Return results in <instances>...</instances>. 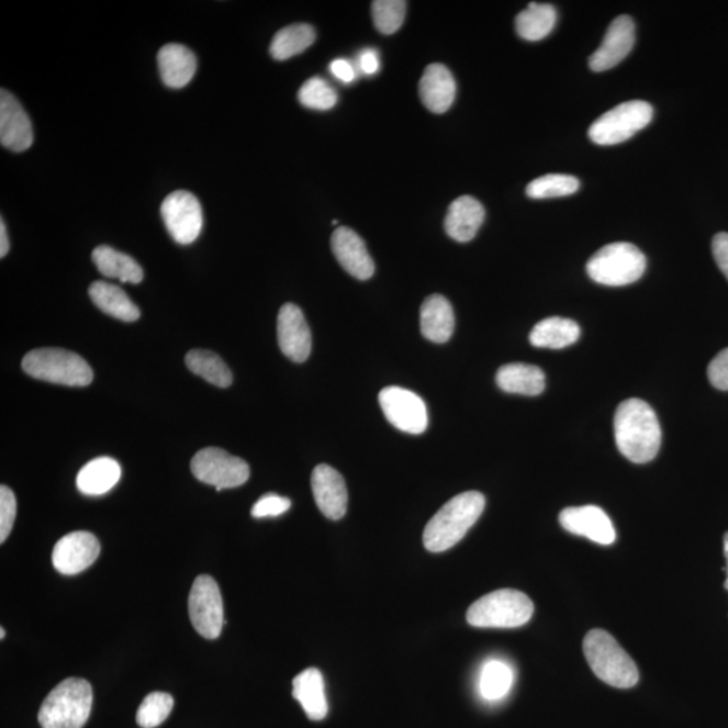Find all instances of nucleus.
I'll return each mask as SVG.
<instances>
[{"label":"nucleus","mask_w":728,"mask_h":728,"mask_svg":"<svg viewBox=\"0 0 728 728\" xmlns=\"http://www.w3.org/2000/svg\"><path fill=\"white\" fill-rule=\"evenodd\" d=\"M615 443L632 463L652 461L661 447V426L652 406L638 399L626 400L614 417Z\"/></svg>","instance_id":"nucleus-1"},{"label":"nucleus","mask_w":728,"mask_h":728,"mask_svg":"<svg viewBox=\"0 0 728 728\" xmlns=\"http://www.w3.org/2000/svg\"><path fill=\"white\" fill-rule=\"evenodd\" d=\"M485 500L479 491H467L448 501L425 526L424 546L441 553L463 540L484 511Z\"/></svg>","instance_id":"nucleus-2"},{"label":"nucleus","mask_w":728,"mask_h":728,"mask_svg":"<svg viewBox=\"0 0 728 728\" xmlns=\"http://www.w3.org/2000/svg\"><path fill=\"white\" fill-rule=\"evenodd\" d=\"M583 652L592 672L603 683L627 690L638 684L636 662L608 631L594 629L583 641Z\"/></svg>","instance_id":"nucleus-3"},{"label":"nucleus","mask_w":728,"mask_h":728,"mask_svg":"<svg viewBox=\"0 0 728 728\" xmlns=\"http://www.w3.org/2000/svg\"><path fill=\"white\" fill-rule=\"evenodd\" d=\"M93 692L85 679L69 677L45 697L38 721L43 728H82L90 719Z\"/></svg>","instance_id":"nucleus-4"},{"label":"nucleus","mask_w":728,"mask_h":728,"mask_svg":"<svg viewBox=\"0 0 728 728\" xmlns=\"http://www.w3.org/2000/svg\"><path fill=\"white\" fill-rule=\"evenodd\" d=\"M533 613L535 605L524 592L499 590L472 603L467 623L482 629H514L528 624Z\"/></svg>","instance_id":"nucleus-5"},{"label":"nucleus","mask_w":728,"mask_h":728,"mask_svg":"<svg viewBox=\"0 0 728 728\" xmlns=\"http://www.w3.org/2000/svg\"><path fill=\"white\" fill-rule=\"evenodd\" d=\"M22 369L35 380L85 388L93 381L91 366L72 351L63 348H40L27 352Z\"/></svg>","instance_id":"nucleus-6"},{"label":"nucleus","mask_w":728,"mask_h":728,"mask_svg":"<svg viewBox=\"0 0 728 728\" xmlns=\"http://www.w3.org/2000/svg\"><path fill=\"white\" fill-rule=\"evenodd\" d=\"M647 270V258L631 243L617 242L602 247L587 262L592 281L605 287H626L639 280Z\"/></svg>","instance_id":"nucleus-7"},{"label":"nucleus","mask_w":728,"mask_h":728,"mask_svg":"<svg viewBox=\"0 0 728 728\" xmlns=\"http://www.w3.org/2000/svg\"><path fill=\"white\" fill-rule=\"evenodd\" d=\"M653 114V107L643 100L620 103L591 124L590 139L601 146L623 144L647 127Z\"/></svg>","instance_id":"nucleus-8"},{"label":"nucleus","mask_w":728,"mask_h":728,"mask_svg":"<svg viewBox=\"0 0 728 728\" xmlns=\"http://www.w3.org/2000/svg\"><path fill=\"white\" fill-rule=\"evenodd\" d=\"M191 470L200 482L213 485L217 491L239 488L250 478L246 461L221 448L201 449L193 456Z\"/></svg>","instance_id":"nucleus-9"},{"label":"nucleus","mask_w":728,"mask_h":728,"mask_svg":"<svg viewBox=\"0 0 728 728\" xmlns=\"http://www.w3.org/2000/svg\"><path fill=\"white\" fill-rule=\"evenodd\" d=\"M189 618L201 637L216 639L222 635L224 607L215 579L201 575L194 580L188 600Z\"/></svg>","instance_id":"nucleus-10"},{"label":"nucleus","mask_w":728,"mask_h":728,"mask_svg":"<svg viewBox=\"0 0 728 728\" xmlns=\"http://www.w3.org/2000/svg\"><path fill=\"white\" fill-rule=\"evenodd\" d=\"M384 417L394 428L410 435H422L428 428V410L422 396L411 390L389 387L380 393Z\"/></svg>","instance_id":"nucleus-11"},{"label":"nucleus","mask_w":728,"mask_h":728,"mask_svg":"<svg viewBox=\"0 0 728 728\" xmlns=\"http://www.w3.org/2000/svg\"><path fill=\"white\" fill-rule=\"evenodd\" d=\"M161 216L171 238L179 245H191L203 228V210L191 192L170 193L161 205Z\"/></svg>","instance_id":"nucleus-12"},{"label":"nucleus","mask_w":728,"mask_h":728,"mask_svg":"<svg viewBox=\"0 0 728 728\" xmlns=\"http://www.w3.org/2000/svg\"><path fill=\"white\" fill-rule=\"evenodd\" d=\"M100 555V542L90 531H74L53 548L52 562L63 575H77L90 568Z\"/></svg>","instance_id":"nucleus-13"},{"label":"nucleus","mask_w":728,"mask_h":728,"mask_svg":"<svg viewBox=\"0 0 728 728\" xmlns=\"http://www.w3.org/2000/svg\"><path fill=\"white\" fill-rule=\"evenodd\" d=\"M278 346L287 358L303 363L312 351V335L303 311L298 305L285 304L278 313Z\"/></svg>","instance_id":"nucleus-14"},{"label":"nucleus","mask_w":728,"mask_h":728,"mask_svg":"<svg viewBox=\"0 0 728 728\" xmlns=\"http://www.w3.org/2000/svg\"><path fill=\"white\" fill-rule=\"evenodd\" d=\"M636 44V25L629 15H619L609 23L605 38L594 55L590 57V68L595 72L617 67Z\"/></svg>","instance_id":"nucleus-15"},{"label":"nucleus","mask_w":728,"mask_h":728,"mask_svg":"<svg viewBox=\"0 0 728 728\" xmlns=\"http://www.w3.org/2000/svg\"><path fill=\"white\" fill-rule=\"evenodd\" d=\"M559 520L567 531L589 538L601 546H612L617 538L612 519L597 506L564 508L560 513Z\"/></svg>","instance_id":"nucleus-16"},{"label":"nucleus","mask_w":728,"mask_h":728,"mask_svg":"<svg viewBox=\"0 0 728 728\" xmlns=\"http://www.w3.org/2000/svg\"><path fill=\"white\" fill-rule=\"evenodd\" d=\"M34 141L31 117L13 93L0 91V142L5 149L21 153Z\"/></svg>","instance_id":"nucleus-17"},{"label":"nucleus","mask_w":728,"mask_h":728,"mask_svg":"<svg viewBox=\"0 0 728 728\" xmlns=\"http://www.w3.org/2000/svg\"><path fill=\"white\" fill-rule=\"evenodd\" d=\"M311 482L318 511L333 520L345 517L348 507L345 478L333 467L320 464L313 470Z\"/></svg>","instance_id":"nucleus-18"},{"label":"nucleus","mask_w":728,"mask_h":728,"mask_svg":"<svg viewBox=\"0 0 728 728\" xmlns=\"http://www.w3.org/2000/svg\"><path fill=\"white\" fill-rule=\"evenodd\" d=\"M331 246L341 268L349 276L366 281L374 275V260L367 250L363 239L351 228L337 227L331 239Z\"/></svg>","instance_id":"nucleus-19"},{"label":"nucleus","mask_w":728,"mask_h":728,"mask_svg":"<svg viewBox=\"0 0 728 728\" xmlns=\"http://www.w3.org/2000/svg\"><path fill=\"white\" fill-rule=\"evenodd\" d=\"M419 98L435 114L451 109L456 98V82L451 72L443 64H430L419 81Z\"/></svg>","instance_id":"nucleus-20"},{"label":"nucleus","mask_w":728,"mask_h":728,"mask_svg":"<svg viewBox=\"0 0 728 728\" xmlns=\"http://www.w3.org/2000/svg\"><path fill=\"white\" fill-rule=\"evenodd\" d=\"M159 75L169 88H183L192 81L198 69V58L181 44H168L158 52Z\"/></svg>","instance_id":"nucleus-21"},{"label":"nucleus","mask_w":728,"mask_h":728,"mask_svg":"<svg viewBox=\"0 0 728 728\" xmlns=\"http://www.w3.org/2000/svg\"><path fill=\"white\" fill-rule=\"evenodd\" d=\"M484 216L483 205L477 199L461 197L449 205L444 226H446L449 238L467 243L475 238L479 228L482 227Z\"/></svg>","instance_id":"nucleus-22"},{"label":"nucleus","mask_w":728,"mask_h":728,"mask_svg":"<svg viewBox=\"0 0 728 728\" xmlns=\"http://www.w3.org/2000/svg\"><path fill=\"white\" fill-rule=\"evenodd\" d=\"M419 324L425 339L446 343L455 329V313L451 303L441 294L429 295L419 311Z\"/></svg>","instance_id":"nucleus-23"},{"label":"nucleus","mask_w":728,"mask_h":728,"mask_svg":"<svg viewBox=\"0 0 728 728\" xmlns=\"http://www.w3.org/2000/svg\"><path fill=\"white\" fill-rule=\"evenodd\" d=\"M293 697L311 720H323L328 714V702L322 672L307 668L293 680Z\"/></svg>","instance_id":"nucleus-24"},{"label":"nucleus","mask_w":728,"mask_h":728,"mask_svg":"<svg viewBox=\"0 0 728 728\" xmlns=\"http://www.w3.org/2000/svg\"><path fill=\"white\" fill-rule=\"evenodd\" d=\"M496 384L505 393L540 395L546 390V374L540 367L526 363L502 366L495 377Z\"/></svg>","instance_id":"nucleus-25"},{"label":"nucleus","mask_w":728,"mask_h":728,"mask_svg":"<svg viewBox=\"0 0 728 728\" xmlns=\"http://www.w3.org/2000/svg\"><path fill=\"white\" fill-rule=\"evenodd\" d=\"M122 477V469L116 460L98 458L87 463L77 475V489L86 495H103L114 489Z\"/></svg>","instance_id":"nucleus-26"},{"label":"nucleus","mask_w":728,"mask_h":728,"mask_svg":"<svg viewBox=\"0 0 728 728\" xmlns=\"http://www.w3.org/2000/svg\"><path fill=\"white\" fill-rule=\"evenodd\" d=\"M92 303L105 315L122 320V322H137L141 316L138 306L128 298L123 289L103 281L93 282L90 287Z\"/></svg>","instance_id":"nucleus-27"},{"label":"nucleus","mask_w":728,"mask_h":728,"mask_svg":"<svg viewBox=\"0 0 728 728\" xmlns=\"http://www.w3.org/2000/svg\"><path fill=\"white\" fill-rule=\"evenodd\" d=\"M579 337L580 327L573 320L548 317L535 325L529 340L537 348L561 349L576 343Z\"/></svg>","instance_id":"nucleus-28"},{"label":"nucleus","mask_w":728,"mask_h":728,"mask_svg":"<svg viewBox=\"0 0 728 728\" xmlns=\"http://www.w3.org/2000/svg\"><path fill=\"white\" fill-rule=\"evenodd\" d=\"M92 259L100 273L105 277L128 283H139L144 280V270L137 260L115 248L99 246L94 248Z\"/></svg>","instance_id":"nucleus-29"},{"label":"nucleus","mask_w":728,"mask_h":728,"mask_svg":"<svg viewBox=\"0 0 728 728\" xmlns=\"http://www.w3.org/2000/svg\"><path fill=\"white\" fill-rule=\"evenodd\" d=\"M558 22V11L552 4L530 3L516 18V29L520 38L540 41L552 33Z\"/></svg>","instance_id":"nucleus-30"},{"label":"nucleus","mask_w":728,"mask_h":728,"mask_svg":"<svg viewBox=\"0 0 728 728\" xmlns=\"http://www.w3.org/2000/svg\"><path fill=\"white\" fill-rule=\"evenodd\" d=\"M316 40V32L306 23H295L281 29L275 35L270 45V55L278 61H285L289 58L300 55L310 47Z\"/></svg>","instance_id":"nucleus-31"},{"label":"nucleus","mask_w":728,"mask_h":728,"mask_svg":"<svg viewBox=\"0 0 728 728\" xmlns=\"http://www.w3.org/2000/svg\"><path fill=\"white\" fill-rule=\"evenodd\" d=\"M189 370L217 388H228L233 383V372L222 358L206 349H192L186 357Z\"/></svg>","instance_id":"nucleus-32"},{"label":"nucleus","mask_w":728,"mask_h":728,"mask_svg":"<svg viewBox=\"0 0 728 728\" xmlns=\"http://www.w3.org/2000/svg\"><path fill=\"white\" fill-rule=\"evenodd\" d=\"M580 188V181L576 177L570 175H560L552 173L538 177V179L533 180L528 188H526V194L530 199H553V198H564L570 197V194L576 193Z\"/></svg>","instance_id":"nucleus-33"},{"label":"nucleus","mask_w":728,"mask_h":728,"mask_svg":"<svg viewBox=\"0 0 728 728\" xmlns=\"http://www.w3.org/2000/svg\"><path fill=\"white\" fill-rule=\"evenodd\" d=\"M512 685V669L502 661H490L484 665L481 676V694L485 701H501L508 694Z\"/></svg>","instance_id":"nucleus-34"},{"label":"nucleus","mask_w":728,"mask_h":728,"mask_svg":"<svg viewBox=\"0 0 728 728\" xmlns=\"http://www.w3.org/2000/svg\"><path fill=\"white\" fill-rule=\"evenodd\" d=\"M175 701L167 692H152L142 702L137 724L142 728H156L169 718Z\"/></svg>","instance_id":"nucleus-35"},{"label":"nucleus","mask_w":728,"mask_h":728,"mask_svg":"<svg viewBox=\"0 0 728 728\" xmlns=\"http://www.w3.org/2000/svg\"><path fill=\"white\" fill-rule=\"evenodd\" d=\"M299 100L306 109L327 111L336 105L337 93L322 77H312L300 88Z\"/></svg>","instance_id":"nucleus-36"},{"label":"nucleus","mask_w":728,"mask_h":728,"mask_svg":"<svg viewBox=\"0 0 728 728\" xmlns=\"http://www.w3.org/2000/svg\"><path fill=\"white\" fill-rule=\"evenodd\" d=\"M406 2L404 0H377L372 3V21L382 34H394L405 21Z\"/></svg>","instance_id":"nucleus-37"},{"label":"nucleus","mask_w":728,"mask_h":728,"mask_svg":"<svg viewBox=\"0 0 728 728\" xmlns=\"http://www.w3.org/2000/svg\"><path fill=\"white\" fill-rule=\"evenodd\" d=\"M16 517V500L8 485L0 488V542L8 540Z\"/></svg>","instance_id":"nucleus-38"},{"label":"nucleus","mask_w":728,"mask_h":728,"mask_svg":"<svg viewBox=\"0 0 728 728\" xmlns=\"http://www.w3.org/2000/svg\"><path fill=\"white\" fill-rule=\"evenodd\" d=\"M292 505L285 496L266 494L253 506L254 518L278 517L287 513Z\"/></svg>","instance_id":"nucleus-39"},{"label":"nucleus","mask_w":728,"mask_h":728,"mask_svg":"<svg viewBox=\"0 0 728 728\" xmlns=\"http://www.w3.org/2000/svg\"><path fill=\"white\" fill-rule=\"evenodd\" d=\"M708 380L713 387L728 392V348L720 351L708 366Z\"/></svg>","instance_id":"nucleus-40"},{"label":"nucleus","mask_w":728,"mask_h":728,"mask_svg":"<svg viewBox=\"0 0 728 728\" xmlns=\"http://www.w3.org/2000/svg\"><path fill=\"white\" fill-rule=\"evenodd\" d=\"M713 253L716 264H718L721 273L728 280V234L719 233L714 236Z\"/></svg>","instance_id":"nucleus-41"},{"label":"nucleus","mask_w":728,"mask_h":728,"mask_svg":"<svg viewBox=\"0 0 728 728\" xmlns=\"http://www.w3.org/2000/svg\"><path fill=\"white\" fill-rule=\"evenodd\" d=\"M331 72L343 82H351L355 79V70L352 65L343 58H337L329 65Z\"/></svg>","instance_id":"nucleus-42"},{"label":"nucleus","mask_w":728,"mask_h":728,"mask_svg":"<svg viewBox=\"0 0 728 728\" xmlns=\"http://www.w3.org/2000/svg\"><path fill=\"white\" fill-rule=\"evenodd\" d=\"M360 69L365 75H374L380 69V58L374 51H366L359 58Z\"/></svg>","instance_id":"nucleus-43"},{"label":"nucleus","mask_w":728,"mask_h":728,"mask_svg":"<svg viewBox=\"0 0 728 728\" xmlns=\"http://www.w3.org/2000/svg\"><path fill=\"white\" fill-rule=\"evenodd\" d=\"M10 250V240L8 235V228H5V223L3 219H0V258L8 256Z\"/></svg>","instance_id":"nucleus-44"},{"label":"nucleus","mask_w":728,"mask_h":728,"mask_svg":"<svg viewBox=\"0 0 728 728\" xmlns=\"http://www.w3.org/2000/svg\"><path fill=\"white\" fill-rule=\"evenodd\" d=\"M725 553H726V558H727V560H728V533H727V535H726V537H725ZM726 587L728 589V578H727Z\"/></svg>","instance_id":"nucleus-45"},{"label":"nucleus","mask_w":728,"mask_h":728,"mask_svg":"<svg viewBox=\"0 0 728 728\" xmlns=\"http://www.w3.org/2000/svg\"><path fill=\"white\" fill-rule=\"evenodd\" d=\"M4 637H5V632H4V629H3V627H2V630H0V638L3 639Z\"/></svg>","instance_id":"nucleus-46"}]
</instances>
